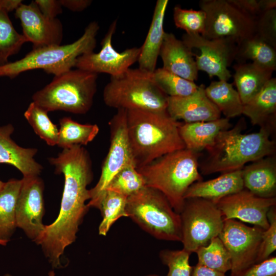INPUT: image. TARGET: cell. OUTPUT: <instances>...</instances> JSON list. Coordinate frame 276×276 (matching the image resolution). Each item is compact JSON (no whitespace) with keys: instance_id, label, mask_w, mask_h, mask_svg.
<instances>
[{"instance_id":"6da1fadb","label":"cell","mask_w":276,"mask_h":276,"mask_svg":"<svg viewBox=\"0 0 276 276\" xmlns=\"http://www.w3.org/2000/svg\"><path fill=\"white\" fill-rule=\"evenodd\" d=\"M56 174L64 176L60 210L56 219L45 225L38 245L53 268L62 267L60 257L65 248L74 242L79 227L89 208L87 186L93 178L91 161L82 146L63 149L57 157L49 158Z\"/></svg>"},{"instance_id":"7a4b0ae2","label":"cell","mask_w":276,"mask_h":276,"mask_svg":"<svg viewBox=\"0 0 276 276\" xmlns=\"http://www.w3.org/2000/svg\"><path fill=\"white\" fill-rule=\"evenodd\" d=\"M245 126L244 118H241L233 127L218 134L206 149V158L199 165L201 174L241 170L248 162L274 155L275 144L270 139L273 129L261 127L258 132L245 134L242 131Z\"/></svg>"},{"instance_id":"3957f363","label":"cell","mask_w":276,"mask_h":276,"mask_svg":"<svg viewBox=\"0 0 276 276\" xmlns=\"http://www.w3.org/2000/svg\"><path fill=\"white\" fill-rule=\"evenodd\" d=\"M180 124L167 111H127L128 137L136 169L186 148L179 133Z\"/></svg>"},{"instance_id":"277c9868","label":"cell","mask_w":276,"mask_h":276,"mask_svg":"<svg viewBox=\"0 0 276 276\" xmlns=\"http://www.w3.org/2000/svg\"><path fill=\"white\" fill-rule=\"evenodd\" d=\"M200 153L187 148L168 153L137 168L146 186L155 189L167 198L174 210L181 213L188 188L202 180L199 171Z\"/></svg>"},{"instance_id":"5b68a950","label":"cell","mask_w":276,"mask_h":276,"mask_svg":"<svg viewBox=\"0 0 276 276\" xmlns=\"http://www.w3.org/2000/svg\"><path fill=\"white\" fill-rule=\"evenodd\" d=\"M100 26L98 22H90L82 35L73 43L65 45H51L33 48L22 58L0 65V77L14 78L30 70L41 69L55 76L75 67L81 55L94 52Z\"/></svg>"},{"instance_id":"8992f818","label":"cell","mask_w":276,"mask_h":276,"mask_svg":"<svg viewBox=\"0 0 276 276\" xmlns=\"http://www.w3.org/2000/svg\"><path fill=\"white\" fill-rule=\"evenodd\" d=\"M98 74L79 68L58 76L32 96L47 112L62 110L85 114L91 108L97 90Z\"/></svg>"},{"instance_id":"52a82bcc","label":"cell","mask_w":276,"mask_h":276,"mask_svg":"<svg viewBox=\"0 0 276 276\" xmlns=\"http://www.w3.org/2000/svg\"><path fill=\"white\" fill-rule=\"evenodd\" d=\"M103 98L106 105L117 110L166 111L168 96L155 83L153 73L138 67L110 77Z\"/></svg>"},{"instance_id":"ba28073f","label":"cell","mask_w":276,"mask_h":276,"mask_svg":"<svg viewBox=\"0 0 276 276\" xmlns=\"http://www.w3.org/2000/svg\"><path fill=\"white\" fill-rule=\"evenodd\" d=\"M126 212L142 229L162 240L181 242V223L167 198L159 191L145 186L127 198Z\"/></svg>"},{"instance_id":"9c48e42d","label":"cell","mask_w":276,"mask_h":276,"mask_svg":"<svg viewBox=\"0 0 276 276\" xmlns=\"http://www.w3.org/2000/svg\"><path fill=\"white\" fill-rule=\"evenodd\" d=\"M181 242L183 248L196 252L219 236L223 218L213 202L199 198L186 199L181 213Z\"/></svg>"},{"instance_id":"30bf717a","label":"cell","mask_w":276,"mask_h":276,"mask_svg":"<svg viewBox=\"0 0 276 276\" xmlns=\"http://www.w3.org/2000/svg\"><path fill=\"white\" fill-rule=\"evenodd\" d=\"M199 5L206 16L203 37L209 39H231L238 44L255 35V19L228 0H201Z\"/></svg>"},{"instance_id":"8fae6325","label":"cell","mask_w":276,"mask_h":276,"mask_svg":"<svg viewBox=\"0 0 276 276\" xmlns=\"http://www.w3.org/2000/svg\"><path fill=\"white\" fill-rule=\"evenodd\" d=\"M109 126L110 146L99 180L89 190L90 199L87 204L89 208L98 200L119 172L129 166L136 167L127 134V110L118 109L109 122Z\"/></svg>"},{"instance_id":"7c38bea8","label":"cell","mask_w":276,"mask_h":276,"mask_svg":"<svg viewBox=\"0 0 276 276\" xmlns=\"http://www.w3.org/2000/svg\"><path fill=\"white\" fill-rule=\"evenodd\" d=\"M182 41L191 49L196 48L200 54L194 53L198 71L205 72L212 78L227 81L232 76L228 67L235 60L237 43L232 39H209L199 34H184Z\"/></svg>"},{"instance_id":"4fadbf2b","label":"cell","mask_w":276,"mask_h":276,"mask_svg":"<svg viewBox=\"0 0 276 276\" xmlns=\"http://www.w3.org/2000/svg\"><path fill=\"white\" fill-rule=\"evenodd\" d=\"M264 229L249 226L236 219L224 220L218 237L231 258V276H235L256 263Z\"/></svg>"},{"instance_id":"5bb4252c","label":"cell","mask_w":276,"mask_h":276,"mask_svg":"<svg viewBox=\"0 0 276 276\" xmlns=\"http://www.w3.org/2000/svg\"><path fill=\"white\" fill-rule=\"evenodd\" d=\"M15 207L17 227L37 244L42 236L45 225L43 180L39 176L23 177Z\"/></svg>"},{"instance_id":"9a60e30c","label":"cell","mask_w":276,"mask_h":276,"mask_svg":"<svg viewBox=\"0 0 276 276\" xmlns=\"http://www.w3.org/2000/svg\"><path fill=\"white\" fill-rule=\"evenodd\" d=\"M117 20L110 25L101 42V49L98 53L91 52L83 54L77 60L76 68L96 74H107L110 77L118 76L137 62L140 47H132L119 52L112 45V38L116 32Z\"/></svg>"},{"instance_id":"2e32d148","label":"cell","mask_w":276,"mask_h":276,"mask_svg":"<svg viewBox=\"0 0 276 276\" xmlns=\"http://www.w3.org/2000/svg\"><path fill=\"white\" fill-rule=\"evenodd\" d=\"M216 204L223 220L238 219L265 230L269 226L267 213L276 205V197H260L243 189L222 198Z\"/></svg>"},{"instance_id":"e0dca14e","label":"cell","mask_w":276,"mask_h":276,"mask_svg":"<svg viewBox=\"0 0 276 276\" xmlns=\"http://www.w3.org/2000/svg\"><path fill=\"white\" fill-rule=\"evenodd\" d=\"M15 17L20 21L23 35L33 48L60 44L63 38V26L57 19L44 16L35 1L22 3L16 9Z\"/></svg>"},{"instance_id":"ac0fdd59","label":"cell","mask_w":276,"mask_h":276,"mask_svg":"<svg viewBox=\"0 0 276 276\" xmlns=\"http://www.w3.org/2000/svg\"><path fill=\"white\" fill-rule=\"evenodd\" d=\"M203 84L193 94L183 97H168L167 112L173 119L183 123L213 121L221 118V113L208 98Z\"/></svg>"},{"instance_id":"d6986e66","label":"cell","mask_w":276,"mask_h":276,"mask_svg":"<svg viewBox=\"0 0 276 276\" xmlns=\"http://www.w3.org/2000/svg\"><path fill=\"white\" fill-rule=\"evenodd\" d=\"M194 55L181 39L173 33L165 32L159 55L163 68L194 82L197 80L198 74Z\"/></svg>"},{"instance_id":"ffe728a7","label":"cell","mask_w":276,"mask_h":276,"mask_svg":"<svg viewBox=\"0 0 276 276\" xmlns=\"http://www.w3.org/2000/svg\"><path fill=\"white\" fill-rule=\"evenodd\" d=\"M14 130L10 124L0 126V164L15 167L22 174L23 177L39 176L43 167L34 158L37 149L17 145L11 137Z\"/></svg>"},{"instance_id":"44dd1931","label":"cell","mask_w":276,"mask_h":276,"mask_svg":"<svg viewBox=\"0 0 276 276\" xmlns=\"http://www.w3.org/2000/svg\"><path fill=\"white\" fill-rule=\"evenodd\" d=\"M241 170L244 188L260 197H275L276 160L274 155L254 161Z\"/></svg>"},{"instance_id":"7402d4cb","label":"cell","mask_w":276,"mask_h":276,"mask_svg":"<svg viewBox=\"0 0 276 276\" xmlns=\"http://www.w3.org/2000/svg\"><path fill=\"white\" fill-rule=\"evenodd\" d=\"M241 170L222 173L206 181L194 182L187 190L184 199L203 198L216 203L222 198L244 189Z\"/></svg>"},{"instance_id":"603a6c76","label":"cell","mask_w":276,"mask_h":276,"mask_svg":"<svg viewBox=\"0 0 276 276\" xmlns=\"http://www.w3.org/2000/svg\"><path fill=\"white\" fill-rule=\"evenodd\" d=\"M168 0H158L145 41L141 48L137 62L139 68L153 73L165 33L164 21Z\"/></svg>"},{"instance_id":"cb8c5ba5","label":"cell","mask_w":276,"mask_h":276,"mask_svg":"<svg viewBox=\"0 0 276 276\" xmlns=\"http://www.w3.org/2000/svg\"><path fill=\"white\" fill-rule=\"evenodd\" d=\"M232 127L229 119L220 118L208 122L181 123L179 133L186 148L200 153L207 149L214 143L222 131Z\"/></svg>"},{"instance_id":"d4e9b609","label":"cell","mask_w":276,"mask_h":276,"mask_svg":"<svg viewBox=\"0 0 276 276\" xmlns=\"http://www.w3.org/2000/svg\"><path fill=\"white\" fill-rule=\"evenodd\" d=\"M242 114L253 125L273 129L276 117L275 78H271L256 96L243 105Z\"/></svg>"},{"instance_id":"484cf974","label":"cell","mask_w":276,"mask_h":276,"mask_svg":"<svg viewBox=\"0 0 276 276\" xmlns=\"http://www.w3.org/2000/svg\"><path fill=\"white\" fill-rule=\"evenodd\" d=\"M233 68L234 84L243 105L261 90L274 72L252 62L237 63Z\"/></svg>"},{"instance_id":"4316f807","label":"cell","mask_w":276,"mask_h":276,"mask_svg":"<svg viewBox=\"0 0 276 276\" xmlns=\"http://www.w3.org/2000/svg\"><path fill=\"white\" fill-rule=\"evenodd\" d=\"M22 179H11L0 191V244L6 245L17 227L15 207Z\"/></svg>"},{"instance_id":"83f0119b","label":"cell","mask_w":276,"mask_h":276,"mask_svg":"<svg viewBox=\"0 0 276 276\" xmlns=\"http://www.w3.org/2000/svg\"><path fill=\"white\" fill-rule=\"evenodd\" d=\"M237 46V63L250 60L273 71L276 70V49L255 35L241 41Z\"/></svg>"},{"instance_id":"f1b7e54d","label":"cell","mask_w":276,"mask_h":276,"mask_svg":"<svg viewBox=\"0 0 276 276\" xmlns=\"http://www.w3.org/2000/svg\"><path fill=\"white\" fill-rule=\"evenodd\" d=\"M208 98L225 118H234L242 114L243 104L232 83L223 80L214 81L205 88Z\"/></svg>"},{"instance_id":"f546056e","label":"cell","mask_w":276,"mask_h":276,"mask_svg":"<svg viewBox=\"0 0 276 276\" xmlns=\"http://www.w3.org/2000/svg\"><path fill=\"white\" fill-rule=\"evenodd\" d=\"M59 125L57 145L62 149L86 145L94 140L99 131L96 124H81L69 117L60 119Z\"/></svg>"},{"instance_id":"4dcf8cb0","label":"cell","mask_w":276,"mask_h":276,"mask_svg":"<svg viewBox=\"0 0 276 276\" xmlns=\"http://www.w3.org/2000/svg\"><path fill=\"white\" fill-rule=\"evenodd\" d=\"M127 197L108 190H105L92 207L99 209L102 220L99 226V234L105 236L111 226L119 218L127 217L126 205Z\"/></svg>"},{"instance_id":"1f68e13d","label":"cell","mask_w":276,"mask_h":276,"mask_svg":"<svg viewBox=\"0 0 276 276\" xmlns=\"http://www.w3.org/2000/svg\"><path fill=\"white\" fill-rule=\"evenodd\" d=\"M198 263L214 270L225 273L232 267L230 254L223 243L217 236L210 243L196 251Z\"/></svg>"},{"instance_id":"d6a6232c","label":"cell","mask_w":276,"mask_h":276,"mask_svg":"<svg viewBox=\"0 0 276 276\" xmlns=\"http://www.w3.org/2000/svg\"><path fill=\"white\" fill-rule=\"evenodd\" d=\"M26 42L24 35L14 28L8 13L0 9V65L8 63V58L17 54Z\"/></svg>"},{"instance_id":"836d02e7","label":"cell","mask_w":276,"mask_h":276,"mask_svg":"<svg viewBox=\"0 0 276 276\" xmlns=\"http://www.w3.org/2000/svg\"><path fill=\"white\" fill-rule=\"evenodd\" d=\"M48 112L32 102L24 116L35 133L50 146L57 145L59 129L50 119Z\"/></svg>"},{"instance_id":"e575fe53","label":"cell","mask_w":276,"mask_h":276,"mask_svg":"<svg viewBox=\"0 0 276 276\" xmlns=\"http://www.w3.org/2000/svg\"><path fill=\"white\" fill-rule=\"evenodd\" d=\"M157 86L168 97H183L194 93L198 86L164 68H156L153 73Z\"/></svg>"},{"instance_id":"d590c367","label":"cell","mask_w":276,"mask_h":276,"mask_svg":"<svg viewBox=\"0 0 276 276\" xmlns=\"http://www.w3.org/2000/svg\"><path fill=\"white\" fill-rule=\"evenodd\" d=\"M146 186L145 179L134 165L127 166L111 180L105 190L113 191L127 197Z\"/></svg>"},{"instance_id":"8d00e7d4","label":"cell","mask_w":276,"mask_h":276,"mask_svg":"<svg viewBox=\"0 0 276 276\" xmlns=\"http://www.w3.org/2000/svg\"><path fill=\"white\" fill-rule=\"evenodd\" d=\"M173 19L176 28L185 30L188 34L202 36L204 33L206 16L201 9H186L175 6L173 9Z\"/></svg>"},{"instance_id":"74e56055","label":"cell","mask_w":276,"mask_h":276,"mask_svg":"<svg viewBox=\"0 0 276 276\" xmlns=\"http://www.w3.org/2000/svg\"><path fill=\"white\" fill-rule=\"evenodd\" d=\"M191 254L184 248L162 250L159 257L162 263L168 267L167 276H191L193 269L189 263Z\"/></svg>"},{"instance_id":"f35d334b","label":"cell","mask_w":276,"mask_h":276,"mask_svg":"<svg viewBox=\"0 0 276 276\" xmlns=\"http://www.w3.org/2000/svg\"><path fill=\"white\" fill-rule=\"evenodd\" d=\"M255 35L276 49V9L266 11L256 18Z\"/></svg>"},{"instance_id":"ab89813d","label":"cell","mask_w":276,"mask_h":276,"mask_svg":"<svg viewBox=\"0 0 276 276\" xmlns=\"http://www.w3.org/2000/svg\"><path fill=\"white\" fill-rule=\"evenodd\" d=\"M269 223L268 228L264 230L258 250L256 263L261 262L268 258L276 249V209L271 207L267 213Z\"/></svg>"},{"instance_id":"60d3db41","label":"cell","mask_w":276,"mask_h":276,"mask_svg":"<svg viewBox=\"0 0 276 276\" xmlns=\"http://www.w3.org/2000/svg\"><path fill=\"white\" fill-rule=\"evenodd\" d=\"M240 11L256 19L263 12L276 9L275 0H228Z\"/></svg>"},{"instance_id":"b9f144b4","label":"cell","mask_w":276,"mask_h":276,"mask_svg":"<svg viewBox=\"0 0 276 276\" xmlns=\"http://www.w3.org/2000/svg\"><path fill=\"white\" fill-rule=\"evenodd\" d=\"M235 276H276V257L255 263Z\"/></svg>"},{"instance_id":"7bdbcfd3","label":"cell","mask_w":276,"mask_h":276,"mask_svg":"<svg viewBox=\"0 0 276 276\" xmlns=\"http://www.w3.org/2000/svg\"><path fill=\"white\" fill-rule=\"evenodd\" d=\"M35 2L42 14L48 18L55 19L62 12L60 0H36Z\"/></svg>"},{"instance_id":"ee69618b","label":"cell","mask_w":276,"mask_h":276,"mask_svg":"<svg viewBox=\"0 0 276 276\" xmlns=\"http://www.w3.org/2000/svg\"><path fill=\"white\" fill-rule=\"evenodd\" d=\"M62 6L74 12H81L89 7L90 0H60Z\"/></svg>"},{"instance_id":"f6af8a7d","label":"cell","mask_w":276,"mask_h":276,"mask_svg":"<svg viewBox=\"0 0 276 276\" xmlns=\"http://www.w3.org/2000/svg\"><path fill=\"white\" fill-rule=\"evenodd\" d=\"M191 276H226L225 273L214 270L205 266L197 264L193 267Z\"/></svg>"},{"instance_id":"bcb514c9","label":"cell","mask_w":276,"mask_h":276,"mask_svg":"<svg viewBox=\"0 0 276 276\" xmlns=\"http://www.w3.org/2000/svg\"><path fill=\"white\" fill-rule=\"evenodd\" d=\"M21 3V0H0V9L8 13L15 11Z\"/></svg>"},{"instance_id":"7dc6e473","label":"cell","mask_w":276,"mask_h":276,"mask_svg":"<svg viewBox=\"0 0 276 276\" xmlns=\"http://www.w3.org/2000/svg\"><path fill=\"white\" fill-rule=\"evenodd\" d=\"M5 182L1 181L0 180V191L1 190V189H2V188L3 187V186H4Z\"/></svg>"},{"instance_id":"c3c4849f","label":"cell","mask_w":276,"mask_h":276,"mask_svg":"<svg viewBox=\"0 0 276 276\" xmlns=\"http://www.w3.org/2000/svg\"><path fill=\"white\" fill-rule=\"evenodd\" d=\"M49 276H54V273L53 271H51L49 274Z\"/></svg>"},{"instance_id":"681fc988","label":"cell","mask_w":276,"mask_h":276,"mask_svg":"<svg viewBox=\"0 0 276 276\" xmlns=\"http://www.w3.org/2000/svg\"><path fill=\"white\" fill-rule=\"evenodd\" d=\"M145 276H160V275H157V274H148V275H145Z\"/></svg>"},{"instance_id":"f907efd6","label":"cell","mask_w":276,"mask_h":276,"mask_svg":"<svg viewBox=\"0 0 276 276\" xmlns=\"http://www.w3.org/2000/svg\"><path fill=\"white\" fill-rule=\"evenodd\" d=\"M4 276H12V275H11L10 274H6Z\"/></svg>"}]
</instances>
